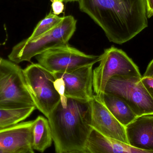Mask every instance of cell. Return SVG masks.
<instances>
[{"label": "cell", "instance_id": "1", "mask_svg": "<svg viewBox=\"0 0 153 153\" xmlns=\"http://www.w3.org/2000/svg\"><path fill=\"white\" fill-rule=\"evenodd\" d=\"M79 9L104 31L110 42L122 45L148 27L146 0H78Z\"/></svg>", "mask_w": 153, "mask_h": 153}, {"label": "cell", "instance_id": "2", "mask_svg": "<svg viewBox=\"0 0 153 153\" xmlns=\"http://www.w3.org/2000/svg\"><path fill=\"white\" fill-rule=\"evenodd\" d=\"M47 118L56 153L85 149L92 130L90 101L62 94L60 102Z\"/></svg>", "mask_w": 153, "mask_h": 153}, {"label": "cell", "instance_id": "3", "mask_svg": "<svg viewBox=\"0 0 153 153\" xmlns=\"http://www.w3.org/2000/svg\"><path fill=\"white\" fill-rule=\"evenodd\" d=\"M76 20L72 15L64 17L63 20L53 29L40 36L22 40L14 46L8 57L16 63L30 62L32 57L49 49L68 45L76 29Z\"/></svg>", "mask_w": 153, "mask_h": 153}, {"label": "cell", "instance_id": "4", "mask_svg": "<svg viewBox=\"0 0 153 153\" xmlns=\"http://www.w3.org/2000/svg\"><path fill=\"white\" fill-rule=\"evenodd\" d=\"M23 70L28 89L36 108L47 118L60 102L62 97L54 74L38 63L32 64Z\"/></svg>", "mask_w": 153, "mask_h": 153}, {"label": "cell", "instance_id": "5", "mask_svg": "<svg viewBox=\"0 0 153 153\" xmlns=\"http://www.w3.org/2000/svg\"><path fill=\"white\" fill-rule=\"evenodd\" d=\"M30 107L36 106L28 89L23 70L11 61L1 59L0 108H19Z\"/></svg>", "mask_w": 153, "mask_h": 153}, {"label": "cell", "instance_id": "6", "mask_svg": "<svg viewBox=\"0 0 153 153\" xmlns=\"http://www.w3.org/2000/svg\"><path fill=\"white\" fill-rule=\"evenodd\" d=\"M100 62L93 71V87L96 96L104 93L107 83L113 76L142 77L132 59L123 50L114 47L104 50Z\"/></svg>", "mask_w": 153, "mask_h": 153}, {"label": "cell", "instance_id": "7", "mask_svg": "<svg viewBox=\"0 0 153 153\" xmlns=\"http://www.w3.org/2000/svg\"><path fill=\"white\" fill-rule=\"evenodd\" d=\"M141 78L113 76L107 83L104 93L123 99L137 117L153 115V99L142 82Z\"/></svg>", "mask_w": 153, "mask_h": 153}, {"label": "cell", "instance_id": "8", "mask_svg": "<svg viewBox=\"0 0 153 153\" xmlns=\"http://www.w3.org/2000/svg\"><path fill=\"white\" fill-rule=\"evenodd\" d=\"M36 59L39 64L55 74L93 65L100 62L101 56L86 54L67 45L45 51L36 56Z\"/></svg>", "mask_w": 153, "mask_h": 153}, {"label": "cell", "instance_id": "9", "mask_svg": "<svg viewBox=\"0 0 153 153\" xmlns=\"http://www.w3.org/2000/svg\"><path fill=\"white\" fill-rule=\"evenodd\" d=\"M93 65L54 74L57 88L66 98L91 101L93 94Z\"/></svg>", "mask_w": 153, "mask_h": 153}, {"label": "cell", "instance_id": "10", "mask_svg": "<svg viewBox=\"0 0 153 153\" xmlns=\"http://www.w3.org/2000/svg\"><path fill=\"white\" fill-rule=\"evenodd\" d=\"M90 102L92 128L106 137L128 144L126 127L116 119L96 95Z\"/></svg>", "mask_w": 153, "mask_h": 153}, {"label": "cell", "instance_id": "11", "mask_svg": "<svg viewBox=\"0 0 153 153\" xmlns=\"http://www.w3.org/2000/svg\"><path fill=\"white\" fill-rule=\"evenodd\" d=\"M33 124L34 120L20 122L0 129V149L13 152L32 148Z\"/></svg>", "mask_w": 153, "mask_h": 153}, {"label": "cell", "instance_id": "12", "mask_svg": "<svg viewBox=\"0 0 153 153\" xmlns=\"http://www.w3.org/2000/svg\"><path fill=\"white\" fill-rule=\"evenodd\" d=\"M128 144L147 150H153V115L137 117L126 127Z\"/></svg>", "mask_w": 153, "mask_h": 153}, {"label": "cell", "instance_id": "13", "mask_svg": "<svg viewBox=\"0 0 153 153\" xmlns=\"http://www.w3.org/2000/svg\"><path fill=\"white\" fill-rule=\"evenodd\" d=\"M85 148L91 153H153V150L140 149L106 137L92 129Z\"/></svg>", "mask_w": 153, "mask_h": 153}, {"label": "cell", "instance_id": "14", "mask_svg": "<svg viewBox=\"0 0 153 153\" xmlns=\"http://www.w3.org/2000/svg\"><path fill=\"white\" fill-rule=\"evenodd\" d=\"M96 96L124 126H126L137 117L128 104L120 97L106 93Z\"/></svg>", "mask_w": 153, "mask_h": 153}, {"label": "cell", "instance_id": "15", "mask_svg": "<svg viewBox=\"0 0 153 153\" xmlns=\"http://www.w3.org/2000/svg\"><path fill=\"white\" fill-rule=\"evenodd\" d=\"M53 138L48 120L39 116L34 120L32 128V148L43 153L52 144Z\"/></svg>", "mask_w": 153, "mask_h": 153}, {"label": "cell", "instance_id": "16", "mask_svg": "<svg viewBox=\"0 0 153 153\" xmlns=\"http://www.w3.org/2000/svg\"><path fill=\"white\" fill-rule=\"evenodd\" d=\"M36 108V107L19 108H0V129L20 123L28 117Z\"/></svg>", "mask_w": 153, "mask_h": 153}, {"label": "cell", "instance_id": "17", "mask_svg": "<svg viewBox=\"0 0 153 153\" xmlns=\"http://www.w3.org/2000/svg\"><path fill=\"white\" fill-rule=\"evenodd\" d=\"M63 18L64 17H59L50 12L38 23L33 33L27 39L32 40L45 34L56 27L63 20Z\"/></svg>", "mask_w": 153, "mask_h": 153}, {"label": "cell", "instance_id": "18", "mask_svg": "<svg viewBox=\"0 0 153 153\" xmlns=\"http://www.w3.org/2000/svg\"><path fill=\"white\" fill-rule=\"evenodd\" d=\"M141 81L153 99V78L142 76Z\"/></svg>", "mask_w": 153, "mask_h": 153}, {"label": "cell", "instance_id": "19", "mask_svg": "<svg viewBox=\"0 0 153 153\" xmlns=\"http://www.w3.org/2000/svg\"><path fill=\"white\" fill-rule=\"evenodd\" d=\"M52 7L53 13L57 15L62 13L64 9L63 3L61 1H56L53 2Z\"/></svg>", "mask_w": 153, "mask_h": 153}, {"label": "cell", "instance_id": "20", "mask_svg": "<svg viewBox=\"0 0 153 153\" xmlns=\"http://www.w3.org/2000/svg\"><path fill=\"white\" fill-rule=\"evenodd\" d=\"M147 18L153 16V0H146Z\"/></svg>", "mask_w": 153, "mask_h": 153}, {"label": "cell", "instance_id": "21", "mask_svg": "<svg viewBox=\"0 0 153 153\" xmlns=\"http://www.w3.org/2000/svg\"><path fill=\"white\" fill-rule=\"evenodd\" d=\"M143 76L153 78V59L148 65Z\"/></svg>", "mask_w": 153, "mask_h": 153}, {"label": "cell", "instance_id": "22", "mask_svg": "<svg viewBox=\"0 0 153 153\" xmlns=\"http://www.w3.org/2000/svg\"><path fill=\"white\" fill-rule=\"evenodd\" d=\"M59 153H91L89 150L86 148L81 150H74V151H68V152H61Z\"/></svg>", "mask_w": 153, "mask_h": 153}, {"label": "cell", "instance_id": "23", "mask_svg": "<svg viewBox=\"0 0 153 153\" xmlns=\"http://www.w3.org/2000/svg\"><path fill=\"white\" fill-rule=\"evenodd\" d=\"M30 148H24V149H21V150H18L13 153H27L28 150Z\"/></svg>", "mask_w": 153, "mask_h": 153}, {"label": "cell", "instance_id": "24", "mask_svg": "<svg viewBox=\"0 0 153 153\" xmlns=\"http://www.w3.org/2000/svg\"><path fill=\"white\" fill-rule=\"evenodd\" d=\"M56 1H61L63 2H68L74 1H78V0H51L52 2Z\"/></svg>", "mask_w": 153, "mask_h": 153}, {"label": "cell", "instance_id": "25", "mask_svg": "<svg viewBox=\"0 0 153 153\" xmlns=\"http://www.w3.org/2000/svg\"><path fill=\"white\" fill-rule=\"evenodd\" d=\"M27 153H34V150L32 148H30L28 150Z\"/></svg>", "mask_w": 153, "mask_h": 153}, {"label": "cell", "instance_id": "26", "mask_svg": "<svg viewBox=\"0 0 153 153\" xmlns=\"http://www.w3.org/2000/svg\"><path fill=\"white\" fill-rule=\"evenodd\" d=\"M13 152H6V151H3V150H1V149H0V153H13Z\"/></svg>", "mask_w": 153, "mask_h": 153}, {"label": "cell", "instance_id": "27", "mask_svg": "<svg viewBox=\"0 0 153 153\" xmlns=\"http://www.w3.org/2000/svg\"><path fill=\"white\" fill-rule=\"evenodd\" d=\"M1 58H0V65H1Z\"/></svg>", "mask_w": 153, "mask_h": 153}]
</instances>
